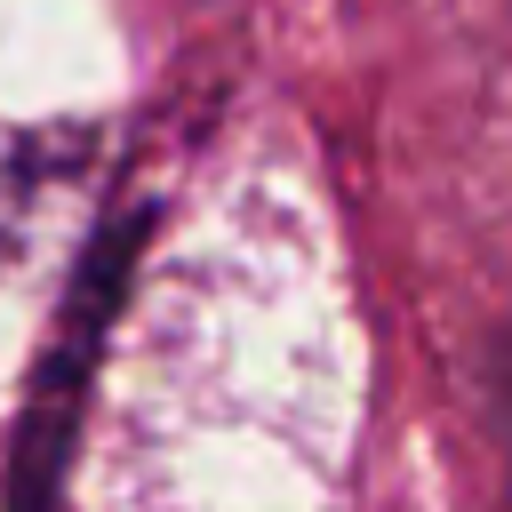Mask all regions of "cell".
Segmentation results:
<instances>
[{"mask_svg":"<svg viewBox=\"0 0 512 512\" xmlns=\"http://www.w3.org/2000/svg\"><path fill=\"white\" fill-rule=\"evenodd\" d=\"M504 424H512V336H504Z\"/></svg>","mask_w":512,"mask_h":512,"instance_id":"cell-1","label":"cell"}]
</instances>
